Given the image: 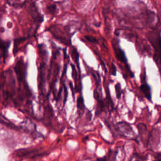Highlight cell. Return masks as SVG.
<instances>
[{"label":"cell","mask_w":161,"mask_h":161,"mask_svg":"<svg viewBox=\"0 0 161 161\" xmlns=\"http://www.w3.org/2000/svg\"><path fill=\"white\" fill-rule=\"evenodd\" d=\"M117 127L121 136L130 140H136L137 135L131 126L126 121H120L117 124Z\"/></svg>","instance_id":"6da1fadb"},{"label":"cell","mask_w":161,"mask_h":161,"mask_svg":"<svg viewBox=\"0 0 161 161\" xmlns=\"http://www.w3.org/2000/svg\"><path fill=\"white\" fill-rule=\"evenodd\" d=\"M40 149H32V148H24L18 149L16 151V156L19 157H26L29 159H36L37 157H43L47 154L45 152L39 153Z\"/></svg>","instance_id":"7a4b0ae2"},{"label":"cell","mask_w":161,"mask_h":161,"mask_svg":"<svg viewBox=\"0 0 161 161\" xmlns=\"http://www.w3.org/2000/svg\"><path fill=\"white\" fill-rule=\"evenodd\" d=\"M160 131L159 129L155 128L150 132L147 145L154 148L156 147L160 142Z\"/></svg>","instance_id":"3957f363"},{"label":"cell","mask_w":161,"mask_h":161,"mask_svg":"<svg viewBox=\"0 0 161 161\" xmlns=\"http://www.w3.org/2000/svg\"><path fill=\"white\" fill-rule=\"evenodd\" d=\"M137 129L142 141L143 142V143L147 145L150 133L146 125L142 124V123H140V124L137 125Z\"/></svg>","instance_id":"277c9868"},{"label":"cell","mask_w":161,"mask_h":161,"mask_svg":"<svg viewBox=\"0 0 161 161\" xmlns=\"http://www.w3.org/2000/svg\"><path fill=\"white\" fill-rule=\"evenodd\" d=\"M21 128L26 132L31 133L32 135H33V134H35V133H37L36 125L30 120H25L23 121L21 124Z\"/></svg>","instance_id":"5b68a950"},{"label":"cell","mask_w":161,"mask_h":161,"mask_svg":"<svg viewBox=\"0 0 161 161\" xmlns=\"http://www.w3.org/2000/svg\"><path fill=\"white\" fill-rule=\"evenodd\" d=\"M140 89L142 91L145 97L149 101H151V99H152L151 89L150 86L147 84L145 81L144 82H142V85L140 86Z\"/></svg>","instance_id":"8992f818"},{"label":"cell","mask_w":161,"mask_h":161,"mask_svg":"<svg viewBox=\"0 0 161 161\" xmlns=\"http://www.w3.org/2000/svg\"><path fill=\"white\" fill-rule=\"evenodd\" d=\"M23 64L22 62L19 61L15 67V71L16 72L17 77L19 81H22L24 77V72H23Z\"/></svg>","instance_id":"52a82bcc"},{"label":"cell","mask_w":161,"mask_h":161,"mask_svg":"<svg viewBox=\"0 0 161 161\" xmlns=\"http://www.w3.org/2000/svg\"><path fill=\"white\" fill-rule=\"evenodd\" d=\"M115 55L117 59L122 62H126L127 59L124 51H123L121 49L116 48V47L115 48Z\"/></svg>","instance_id":"ba28073f"},{"label":"cell","mask_w":161,"mask_h":161,"mask_svg":"<svg viewBox=\"0 0 161 161\" xmlns=\"http://www.w3.org/2000/svg\"><path fill=\"white\" fill-rule=\"evenodd\" d=\"M7 2L12 6L18 8L23 6L26 2V0H7Z\"/></svg>","instance_id":"9c48e42d"},{"label":"cell","mask_w":161,"mask_h":161,"mask_svg":"<svg viewBox=\"0 0 161 161\" xmlns=\"http://www.w3.org/2000/svg\"><path fill=\"white\" fill-rule=\"evenodd\" d=\"M9 43L8 42H2L1 44V47H2V54H3V59L5 61L6 58V55H7V51H8V48L9 47Z\"/></svg>","instance_id":"30bf717a"},{"label":"cell","mask_w":161,"mask_h":161,"mask_svg":"<svg viewBox=\"0 0 161 161\" xmlns=\"http://www.w3.org/2000/svg\"><path fill=\"white\" fill-rule=\"evenodd\" d=\"M77 106L79 110H81L82 111L84 109L85 107H84V100L82 96H79V98L78 99Z\"/></svg>","instance_id":"8fae6325"},{"label":"cell","mask_w":161,"mask_h":161,"mask_svg":"<svg viewBox=\"0 0 161 161\" xmlns=\"http://www.w3.org/2000/svg\"><path fill=\"white\" fill-rule=\"evenodd\" d=\"M115 90H116V94H117V97L118 99H119L121 97V89L120 84H116L115 86Z\"/></svg>","instance_id":"7c38bea8"},{"label":"cell","mask_w":161,"mask_h":161,"mask_svg":"<svg viewBox=\"0 0 161 161\" xmlns=\"http://www.w3.org/2000/svg\"><path fill=\"white\" fill-rule=\"evenodd\" d=\"M130 161H143V160L139 156H138L137 154H134L132 156Z\"/></svg>","instance_id":"4fadbf2b"},{"label":"cell","mask_w":161,"mask_h":161,"mask_svg":"<svg viewBox=\"0 0 161 161\" xmlns=\"http://www.w3.org/2000/svg\"><path fill=\"white\" fill-rule=\"evenodd\" d=\"M110 153L111 154L110 155V161H115L116 160V156L117 154V152H113V151H110Z\"/></svg>","instance_id":"5bb4252c"},{"label":"cell","mask_w":161,"mask_h":161,"mask_svg":"<svg viewBox=\"0 0 161 161\" xmlns=\"http://www.w3.org/2000/svg\"><path fill=\"white\" fill-rule=\"evenodd\" d=\"M85 38L90 42H92V43H97L98 42V40L95 39V38H94L91 36H86L85 37Z\"/></svg>","instance_id":"9a60e30c"},{"label":"cell","mask_w":161,"mask_h":161,"mask_svg":"<svg viewBox=\"0 0 161 161\" xmlns=\"http://www.w3.org/2000/svg\"><path fill=\"white\" fill-rule=\"evenodd\" d=\"M111 74H112L113 75H116L117 69H116V68H115V67L114 64H112V65H111Z\"/></svg>","instance_id":"2e32d148"},{"label":"cell","mask_w":161,"mask_h":161,"mask_svg":"<svg viewBox=\"0 0 161 161\" xmlns=\"http://www.w3.org/2000/svg\"><path fill=\"white\" fill-rule=\"evenodd\" d=\"M107 160H108L107 156H104L102 157L97 158V161H107Z\"/></svg>","instance_id":"e0dca14e"},{"label":"cell","mask_w":161,"mask_h":161,"mask_svg":"<svg viewBox=\"0 0 161 161\" xmlns=\"http://www.w3.org/2000/svg\"><path fill=\"white\" fill-rule=\"evenodd\" d=\"M49 9H50V11H51V12H53V13H54V12H55L56 6H55V5H52V6H51V7H49Z\"/></svg>","instance_id":"ac0fdd59"},{"label":"cell","mask_w":161,"mask_h":161,"mask_svg":"<svg viewBox=\"0 0 161 161\" xmlns=\"http://www.w3.org/2000/svg\"><path fill=\"white\" fill-rule=\"evenodd\" d=\"M156 159L154 160V161H161V156L157 157H156Z\"/></svg>","instance_id":"d6986e66"}]
</instances>
